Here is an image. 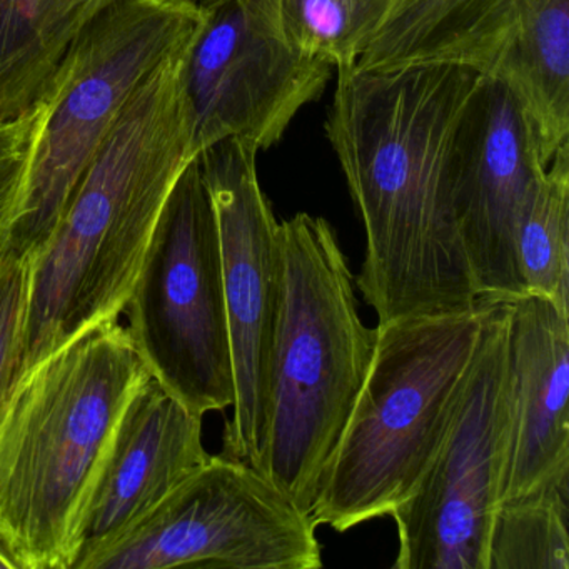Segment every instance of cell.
<instances>
[{"label": "cell", "instance_id": "obj_21", "mask_svg": "<svg viewBox=\"0 0 569 569\" xmlns=\"http://www.w3.org/2000/svg\"><path fill=\"white\" fill-rule=\"evenodd\" d=\"M28 282L29 261L0 259V412L19 378Z\"/></svg>", "mask_w": 569, "mask_h": 569}, {"label": "cell", "instance_id": "obj_22", "mask_svg": "<svg viewBox=\"0 0 569 569\" xmlns=\"http://www.w3.org/2000/svg\"><path fill=\"white\" fill-rule=\"evenodd\" d=\"M0 569H19L18 562L14 561L2 541H0Z\"/></svg>", "mask_w": 569, "mask_h": 569}, {"label": "cell", "instance_id": "obj_13", "mask_svg": "<svg viewBox=\"0 0 569 569\" xmlns=\"http://www.w3.org/2000/svg\"><path fill=\"white\" fill-rule=\"evenodd\" d=\"M332 71L256 28L238 0L208 11L186 62L196 158L232 138L258 151L271 148L321 98Z\"/></svg>", "mask_w": 569, "mask_h": 569}, {"label": "cell", "instance_id": "obj_2", "mask_svg": "<svg viewBox=\"0 0 569 569\" xmlns=\"http://www.w3.org/2000/svg\"><path fill=\"white\" fill-rule=\"evenodd\" d=\"M191 46L169 56L136 91L51 238L29 261L19 378L124 312L166 201L196 158L186 91Z\"/></svg>", "mask_w": 569, "mask_h": 569}, {"label": "cell", "instance_id": "obj_23", "mask_svg": "<svg viewBox=\"0 0 569 569\" xmlns=\"http://www.w3.org/2000/svg\"><path fill=\"white\" fill-rule=\"evenodd\" d=\"M192 4L198 6L202 11H212V9L218 8V6L224 4L228 0H191Z\"/></svg>", "mask_w": 569, "mask_h": 569}, {"label": "cell", "instance_id": "obj_8", "mask_svg": "<svg viewBox=\"0 0 569 569\" xmlns=\"http://www.w3.org/2000/svg\"><path fill=\"white\" fill-rule=\"evenodd\" d=\"M455 66L501 82L549 166L569 142V0H392L358 71Z\"/></svg>", "mask_w": 569, "mask_h": 569}, {"label": "cell", "instance_id": "obj_20", "mask_svg": "<svg viewBox=\"0 0 569 569\" xmlns=\"http://www.w3.org/2000/svg\"><path fill=\"white\" fill-rule=\"evenodd\" d=\"M44 116L46 101L41 99L18 118L0 121V236L24 191Z\"/></svg>", "mask_w": 569, "mask_h": 569}, {"label": "cell", "instance_id": "obj_10", "mask_svg": "<svg viewBox=\"0 0 569 569\" xmlns=\"http://www.w3.org/2000/svg\"><path fill=\"white\" fill-rule=\"evenodd\" d=\"M458 409L431 465L391 518L396 569H486L511 441L508 309L491 301Z\"/></svg>", "mask_w": 569, "mask_h": 569}, {"label": "cell", "instance_id": "obj_1", "mask_svg": "<svg viewBox=\"0 0 569 569\" xmlns=\"http://www.w3.org/2000/svg\"><path fill=\"white\" fill-rule=\"evenodd\" d=\"M326 136L361 214L356 288L378 325L481 301L455 214V141L479 74L455 66L339 69Z\"/></svg>", "mask_w": 569, "mask_h": 569}, {"label": "cell", "instance_id": "obj_15", "mask_svg": "<svg viewBox=\"0 0 569 569\" xmlns=\"http://www.w3.org/2000/svg\"><path fill=\"white\" fill-rule=\"evenodd\" d=\"M202 418L154 378L134 392L92 489L71 569L138 525L209 461Z\"/></svg>", "mask_w": 569, "mask_h": 569}, {"label": "cell", "instance_id": "obj_19", "mask_svg": "<svg viewBox=\"0 0 569 569\" xmlns=\"http://www.w3.org/2000/svg\"><path fill=\"white\" fill-rule=\"evenodd\" d=\"M569 499L501 502L492 515L486 569H569Z\"/></svg>", "mask_w": 569, "mask_h": 569}, {"label": "cell", "instance_id": "obj_4", "mask_svg": "<svg viewBox=\"0 0 569 569\" xmlns=\"http://www.w3.org/2000/svg\"><path fill=\"white\" fill-rule=\"evenodd\" d=\"M282 301L272 352L268 435L259 471L311 515L319 482L375 352L355 274L325 218L279 222Z\"/></svg>", "mask_w": 569, "mask_h": 569}, {"label": "cell", "instance_id": "obj_16", "mask_svg": "<svg viewBox=\"0 0 569 569\" xmlns=\"http://www.w3.org/2000/svg\"><path fill=\"white\" fill-rule=\"evenodd\" d=\"M102 0H0V121L48 94L72 39Z\"/></svg>", "mask_w": 569, "mask_h": 569}, {"label": "cell", "instance_id": "obj_24", "mask_svg": "<svg viewBox=\"0 0 569 569\" xmlns=\"http://www.w3.org/2000/svg\"><path fill=\"white\" fill-rule=\"evenodd\" d=\"M4 258V249H2V241H0V259Z\"/></svg>", "mask_w": 569, "mask_h": 569}, {"label": "cell", "instance_id": "obj_7", "mask_svg": "<svg viewBox=\"0 0 569 569\" xmlns=\"http://www.w3.org/2000/svg\"><path fill=\"white\" fill-rule=\"evenodd\" d=\"M124 315L132 345L169 395L202 416L234 406L221 241L198 158L166 201Z\"/></svg>", "mask_w": 569, "mask_h": 569}, {"label": "cell", "instance_id": "obj_9", "mask_svg": "<svg viewBox=\"0 0 569 569\" xmlns=\"http://www.w3.org/2000/svg\"><path fill=\"white\" fill-rule=\"evenodd\" d=\"M318 526L254 466L211 456L74 569H319Z\"/></svg>", "mask_w": 569, "mask_h": 569}, {"label": "cell", "instance_id": "obj_12", "mask_svg": "<svg viewBox=\"0 0 569 569\" xmlns=\"http://www.w3.org/2000/svg\"><path fill=\"white\" fill-rule=\"evenodd\" d=\"M535 132L515 96L479 76L455 141V214L479 298L528 295L519 266V229L539 178Z\"/></svg>", "mask_w": 569, "mask_h": 569}, {"label": "cell", "instance_id": "obj_17", "mask_svg": "<svg viewBox=\"0 0 569 569\" xmlns=\"http://www.w3.org/2000/svg\"><path fill=\"white\" fill-rule=\"evenodd\" d=\"M252 24L305 58L355 68L392 0H238Z\"/></svg>", "mask_w": 569, "mask_h": 569}, {"label": "cell", "instance_id": "obj_5", "mask_svg": "<svg viewBox=\"0 0 569 569\" xmlns=\"http://www.w3.org/2000/svg\"><path fill=\"white\" fill-rule=\"evenodd\" d=\"M488 308L481 299L378 325L365 386L319 482L316 526L346 532L412 495L461 401Z\"/></svg>", "mask_w": 569, "mask_h": 569}, {"label": "cell", "instance_id": "obj_3", "mask_svg": "<svg viewBox=\"0 0 569 569\" xmlns=\"http://www.w3.org/2000/svg\"><path fill=\"white\" fill-rule=\"evenodd\" d=\"M152 378L104 322L32 366L0 412V541L19 569H71L119 421Z\"/></svg>", "mask_w": 569, "mask_h": 569}, {"label": "cell", "instance_id": "obj_6", "mask_svg": "<svg viewBox=\"0 0 569 569\" xmlns=\"http://www.w3.org/2000/svg\"><path fill=\"white\" fill-rule=\"evenodd\" d=\"M206 16L191 0H102L86 19L44 96L31 171L0 236L4 256L31 261L41 251L132 96L194 42Z\"/></svg>", "mask_w": 569, "mask_h": 569}, {"label": "cell", "instance_id": "obj_11", "mask_svg": "<svg viewBox=\"0 0 569 569\" xmlns=\"http://www.w3.org/2000/svg\"><path fill=\"white\" fill-rule=\"evenodd\" d=\"M258 149L224 139L198 156L221 241L236 401L224 452L259 469L268 435L272 352L282 301L279 221L259 184Z\"/></svg>", "mask_w": 569, "mask_h": 569}, {"label": "cell", "instance_id": "obj_18", "mask_svg": "<svg viewBox=\"0 0 569 569\" xmlns=\"http://www.w3.org/2000/svg\"><path fill=\"white\" fill-rule=\"evenodd\" d=\"M518 252L528 295L569 311V142L539 178L519 229Z\"/></svg>", "mask_w": 569, "mask_h": 569}, {"label": "cell", "instance_id": "obj_14", "mask_svg": "<svg viewBox=\"0 0 569 569\" xmlns=\"http://www.w3.org/2000/svg\"><path fill=\"white\" fill-rule=\"evenodd\" d=\"M505 302L511 441L499 505L569 499V311L536 295Z\"/></svg>", "mask_w": 569, "mask_h": 569}]
</instances>
